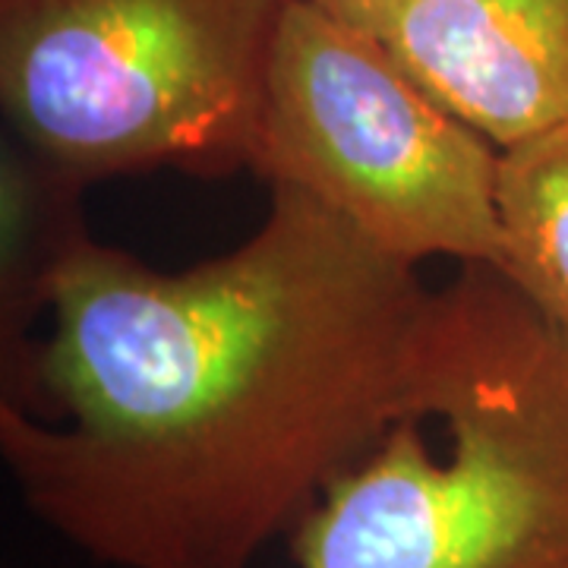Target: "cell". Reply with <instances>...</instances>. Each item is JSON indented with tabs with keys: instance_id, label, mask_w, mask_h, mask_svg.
I'll use <instances>...</instances> for the list:
<instances>
[{
	"instance_id": "1",
	"label": "cell",
	"mask_w": 568,
	"mask_h": 568,
	"mask_svg": "<svg viewBox=\"0 0 568 568\" xmlns=\"http://www.w3.org/2000/svg\"><path fill=\"white\" fill-rule=\"evenodd\" d=\"M433 287L294 186L181 272L82 241L0 369V455L48 530L114 568H253L410 414Z\"/></svg>"
},
{
	"instance_id": "2",
	"label": "cell",
	"mask_w": 568,
	"mask_h": 568,
	"mask_svg": "<svg viewBox=\"0 0 568 568\" xmlns=\"http://www.w3.org/2000/svg\"><path fill=\"white\" fill-rule=\"evenodd\" d=\"M287 549L294 568H568V325L458 265L426 306L407 420Z\"/></svg>"
},
{
	"instance_id": "3",
	"label": "cell",
	"mask_w": 568,
	"mask_h": 568,
	"mask_svg": "<svg viewBox=\"0 0 568 568\" xmlns=\"http://www.w3.org/2000/svg\"><path fill=\"white\" fill-rule=\"evenodd\" d=\"M291 0H0L10 140L85 186L253 168Z\"/></svg>"
},
{
	"instance_id": "4",
	"label": "cell",
	"mask_w": 568,
	"mask_h": 568,
	"mask_svg": "<svg viewBox=\"0 0 568 568\" xmlns=\"http://www.w3.org/2000/svg\"><path fill=\"white\" fill-rule=\"evenodd\" d=\"M253 174L294 186L373 246L506 272L499 145L452 114L388 44L291 0L265 82Z\"/></svg>"
},
{
	"instance_id": "5",
	"label": "cell",
	"mask_w": 568,
	"mask_h": 568,
	"mask_svg": "<svg viewBox=\"0 0 568 568\" xmlns=\"http://www.w3.org/2000/svg\"><path fill=\"white\" fill-rule=\"evenodd\" d=\"M383 41L499 149L568 121V0H417Z\"/></svg>"
},
{
	"instance_id": "6",
	"label": "cell",
	"mask_w": 568,
	"mask_h": 568,
	"mask_svg": "<svg viewBox=\"0 0 568 568\" xmlns=\"http://www.w3.org/2000/svg\"><path fill=\"white\" fill-rule=\"evenodd\" d=\"M85 183L48 164L22 142H3V263H0V369L32 347L36 316L51 310V284L67 256L89 237Z\"/></svg>"
},
{
	"instance_id": "7",
	"label": "cell",
	"mask_w": 568,
	"mask_h": 568,
	"mask_svg": "<svg viewBox=\"0 0 568 568\" xmlns=\"http://www.w3.org/2000/svg\"><path fill=\"white\" fill-rule=\"evenodd\" d=\"M506 275L568 325V121L499 149Z\"/></svg>"
},
{
	"instance_id": "8",
	"label": "cell",
	"mask_w": 568,
	"mask_h": 568,
	"mask_svg": "<svg viewBox=\"0 0 568 568\" xmlns=\"http://www.w3.org/2000/svg\"><path fill=\"white\" fill-rule=\"evenodd\" d=\"M316 3L323 13L332 20L345 22L351 29H361L366 36L383 39L395 20L405 13L407 7H414L417 0H310Z\"/></svg>"
}]
</instances>
